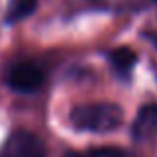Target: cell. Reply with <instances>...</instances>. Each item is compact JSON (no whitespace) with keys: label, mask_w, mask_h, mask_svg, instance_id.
Returning a JSON list of instances; mask_svg holds the SVG:
<instances>
[{"label":"cell","mask_w":157,"mask_h":157,"mask_svg":"<svg viewBox=\"0 0 157 157\" xmlns=\"http://www.w3.org/2000/svg\"><path fill=\"white\" fill-rule=\"evenodd\" d=\"M70 121L78 131L92 133H107L121 125L123 109L117 104L101 101V104H84L76 105L70 113Z\"/></svg>","instance_id":"obj_1"},{"label":"cell","mask_w":157,"mask_h":157,"mask_svg":"<svg viewBox=\"0 0 157 157\" xmlns=\"http://www.w3.org/2000/svg\"><path fill=\"white\" fill-rule=\"evenodd\" d=\"M4 82L12 92L32 94L44 86V72L32 62H16L4 74Z\"/></svg>","instance_id":"obj_2"},{"label":"cell","mask_w":157,"mask_h":157,"mask_svg":"<svg viewBox=\"0 0 157 157\" xmlns=\"http://www.w3.org/2000/svg\"><path fill=\"white\" fill-rule=\"evenodd\" d=\"M44 145L32 131L18 129L0 147V157H44Z\"/></svg>","instance_id":"obj_3"},{"label":"cell","mask_w":157,"mask_h":157,"mask_svg":"<svg viewBox=\"0 0 157 157\" xmlns=\"http://www.w3.org/2000/svg\"><path fill=\"white\" fill-rule=\"evenodd\" d=\"M157 131V104H145L139 107L131 125V137L135 141H145Z\"/></svg>","instance_id":"obj_4"},{"label":"cell","mask_w":157,"mask_h":157,"mask_svg":"<svg viewBox=\"0 0 157 157\" xmlns=\"http://www.w3.org/2000/svg\"><path fill=\"white\" fill-rule=\"evenodd\" d=\"M135 62H137V56H135V52L131 50V48H115V50L109 54L111 68L117 74H121V76H125V74H129L131 70H133Z\"/></svg>","instance_id":"obj_5"},{"label":"cell","mask_w":157,"mask_h":157,"mask_svg":"<svg viewBox=\"0 0 157 157\" xmlns=\"http://www.w3.org/2000/svg\"><path fill=\"white\" fill-rule=\"evenodd\" d=\"M36 8H38V0H10L6 8V20L10 24L20 22L30 14H34Z\"/></svg>","instance_id":"obj_6"},{"label":"cell","mask_w":157,"mask_h":157,"mask_svg":"<svg viewBox=\"0 0 157 157\" xmlns=\"http://www.w3.org/2000/svg\"><path fill=\"white\" fill-rule=\"evenodd\" d=\"M66 157H123V151L104 147V149H92L88 153H68Z\"/></svg>","instance_id":"obj_7"}]
</instances>
